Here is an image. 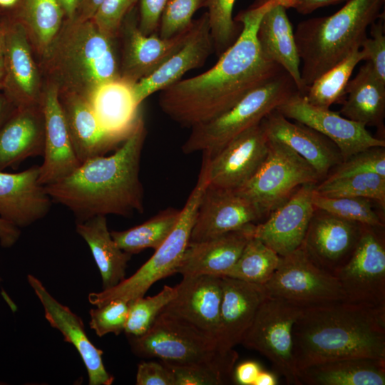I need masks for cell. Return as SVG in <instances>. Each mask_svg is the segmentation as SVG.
<instances>
[{"instance_id": "cell-1", "label": "cell", "mask_w": 385, "mask_h": 385, "mask_svg": "<svg viewBox=\"0 0 385 385\" xmlns=\"http://www.w3.org/2000/svg\"><path fill=\"white\" fill-rule=\"evenodd\" d=\"M274 1L252 4L238 13L235 20L242 31L214 66L160 91L159 106L170 118L189 128L212 120L285 71L263 56L257 38L260 20Z\"/></svg>"}, {"instance_id": "cell-2", "label": "cell", "mask_w": 385, "mask_h": 385, "mask_svg": "<svg viewBox=\"0 0 385 385\" xmlns=\"http://www.w3.org/2000/svg\"><path fill=\"white\" fill-rule=\"evenodd\" d=\"M146 135L141 113L132 133L114 153L84 161L67 177L44 185L47 193L72 211L76 222L97 215L142 213L140 166Z\"/></svg>"}, {"instance_id": "cell-3", "label": "cell", "mask_w": 385, "mask_h": 385, "mask_svg": "<svg viewBox=\"0 0 385 385\" xmlns=\"http://www.w3.org/2000/svg\"><path fill=\"white\" fill-rule=\"evenodd\" d=\"M298 371L351 357L385 359V305L345 299L303 307L292 327Z\"/></svg>"}, {"instance_id": "cell-4", "label": "cell", "mask_w": 385, "mask_h": 385, "mask_svg": "<svg viewBox=\"0 0 385 385\" xmlns=\"http://www.w3.org/2000/svg\"><path fill=\"white\" fill-rule=\"evenodd\" d=\"M117 38L103 33L91 20L65 18L38 64L44 81L59 92L88 100L102 84L120 77Z\"/></svg>"}, {"instance_id": "cell-5", "label": "cell", "mask_w": 385, "mask_h": 385, "mask_svg": "<svg viewBox=\"0 0 385 385\" xmlns=\"http://www.w3.org/2000/svg\"><path fill=\"white\" fill-rule=\"evenodd\" d=\"M385 0H346L334 14L300 21L294 33L308 87L322 74L361 48L366 29L381 16Z\"/></svg>"}, {"instance_id": "cell-6", "label": "cell", "mask_w": 385, "mask_h": 385, "mask_svg": "<svg viewBox=\"0 0 385 385\" xmlns=\"http://www.w3.org/2000/svg\"><path fill=\"white\" fill-rule=\"evenodd\" d=\"M128 339L131 351L138 357L206 366L233 382L237 352L234 349L223 350L215 338L168 312L163 310L144 334Z\"/></svg>"}, {"instance_id": "cell-7", "label": "cell", "mask_w": 385, "mask_h": 385, "mask_svg": "<svg viewBox=\"0 0 385 385\" xmlns=\"http://www.w3.org/2000/svg\"><path fill=\"white\" fill-rule=\"evenodd\" d=\"M297 91L292 76L283 71L249 92L226 112L192 127L182 151L185 154L197 151L215 154L237 136L259 124Z\"/></svg>"}, {"instance_id": "cell-8", "label": "cell", "mask_w": 385, "mask_h": 385, "mask_svg": "<svg viewBox=\"0 0 385 385\" xmlns=\"http://www.w3.org/2000/svg\"><path fill=\"white\" fill-rule=\"evenodd\" d=\"M202 196L200 189H192L181 210L176 225L152 257L133 275L115 286L98 292H91L88 296L90 304L98 307L113 299L130 302L145 296L156 282L175 274L190 242Z\"/></svg>"}, {"instance_id": "cell-9", "label": "cell", "mask_w": 385, "mask_h": 385, "mask_svg": "<svg viewBox=\"0 0 385 385\" xmlns=\"http://www.w3.org/2000/svg\"><path fill=\"white\" fill-rule=\"evenodd\" d=\"M268 140V153L259 168L235 190L254 205L262 220L299 187L317 185L321 180L313 168L294 151L282 143Z\"/></svg>"}, {"instance_id": "cell-10", "label": "cell", "mask_w": 385, "mask_h": 385, "mask_svg": "<svg viewBox=\"0 0 385 385\" xmlns=\"http://www.w3.org/2000/svg\"><path fill=\"white\" fill-rule=\"evenodd\" d=\"M302 307L267 296L240 342L269 359L287 384L301 385L292 352V327Z\"/></svg>"}, {"instance_id": "cell-11", "label": "cell", "mask_w": 385, "mask_h": 385, "mask_svg": "<svg viewBox=\"0 0 385 385\" xmlns=\"http://www.w3.org/2000/svg\"><path fill=\"white\" fill-rule=\"evenodd\" d=\"M263 286L267 296L302 307L345 299L337 278L317 266L302 245L279 256L276 270Z\"/></svg>"}, {"instance_id": "cell-12", "label": "cell", "mask_w": 385, "mask_h": 385, "mask_svg": "<svg viewBox=\"0 0 385 385\" xmlns=\"http://www.w3.org/2000/svg\"><path fill=\"white\" fill-rule=\"evenodd\" d=\"M383 227L363 225L355 248L335 274L345 300L385 305V243Z\"/></svg>"}, {"instance_id": "cell-13", "label": "cell", "mask_w": 385, "mask_h": 385, "mask_svg": "<svg viewBox=\"0 0 385 385\" xmlns=\"http://www.w3.org/2000/svg\"><path fill=\"white\" fill-rule=\"evenodd\" d=\"M4 31L2 92L16 108L41 106L45 81L21 24L0 11Z\"/></svg>"}, {"instance_id": "cell-14", "label": "cell", "mask_w": 385, "mask_h": 385, "mask_svg": "<svg viewBox=\"0 0 385 385\" xmlns=\"http://www.w3.org/2000/svg\"><path fill=\"white\" fill-rule=\"evenodd\" d=\"M284 117L302 123L326 136L337 147L342 160L361 150L385 147V140L374 137L360 123L339 113L309 103L299 91L277 108Z\"/></svg>"}, {"instance_id": "cell-15", "label": "cell", "mask_w": 385, "mask_h": 385, "mask_svg": "<svg viewBox=\"0 0 385 385\" xmlns=\"http://www.w3.org/2000/svg\"><path fill=\"white\" fill-rule=\"evenodd\" d=\"M190 27L168 38L157 34L145 35L139 29L137 6L134 7L124 18L119 30L122 43L120 77L135 83L151 75L183 46Z\"/></svg>"}, {"instance_id": "cell-16", "label": "cell", "mask_w": 385, "mask_h": 385, "mask_svg": "<svg viewBox=\"0 0 385 385\" xmlns=\"http://www.w3.org/2000/svg\"><path fill=\"white\" fill-rule=\"evenodd\" d=\"M268 150L269 140L260 122L210 155L209 185L230 190L240 188L259 168Z\"/></svg>"}, {"instance_id": "cell-17", "label": "cell", "mask_w": 385, "mask_h": 385, "mask_svg": "<svg viewBox=\"0 0 385 385\" xmlns=\"http://www.w3.org/2000/svg\"><path fill=\"white\" fill-rule=\"evenodd\" d=\"M314 185L299 187L263 221L255 225L253 237L280 257L299 247L316 210L312 202Z\"/></svg>"}, {"instance_id": "cell-18", "label": "cell", "mask_w": 385, "mask_h": 385, "mask_svg": "<svg viewBox=\"0 0 385 385\" xmlns=\"http://www.w3.org/2000/svg\"><path fill=\"white\" fill-rule=\"evenodd\" d=\"M254 205L235 190L208 185L201 198L189 242L210 239L261 222Z\"/></svg>"}, {"instance_id": "cell-19", "label": "cell", "mask_w": 385, "mask_h": 385, "mask_svg": "<svg viewBox=\"0 0 385 385\" xmlns=\"http://www.w3.org/2000/svg\"><path fill=\"white\" fill-rule=\"evenodd\" d=\"M363 225L315 211L302 245L317 266L334 275L351 257Z\"/></svg>"}, {"instance_id": "cell-20", "label": "cell", "mask_w": 385, "mask_h": 385, "mask_svg": "<svg viewBox=\"0 0 385 385\" xmlns=\"http://www.w3.org/2000/svg\"><path fill=\"white\" fill-rule=\"evenodd\" d=\"M27 279L43 308L46 320L62 334L64 340L71 344L81 356L87 370L88 384L111 385L114 377L105 368L103 351L88 339L81 318L56 300L38 278L28 274Z\"/></svg>"}, {"instance_id": "cell-21", "label": "cell", "mask_w": 385, "mask_h": 385, "mask_svg": "<svg viewBox=\"0 0 385 385\" xmlns=\"http://www.w3.org/2000/svg\"><path fill=\"white\" fill-rule=\"evenodd\" d=\"M42 108L45 120L43 161L39 166V183H55L72 173L80 165L58 100V89L45 81Z\"/></svg>"}, {"instance_id": "cell-22", "label": "cell", "mask_w": 385, "mask_h": 385, "mask_svg": "<svg viewBox=\"0 0 385 385\" xmlns=\"http://www.w3.org/2000/svg\"><path fill=\"white\" fill-rule=\"evenodd\" d=\"M212 52L213 41L207 14L205 12L193 20L183 46L151 75L133 84L137 103L141 105L152 94L181 80L190 70L201 67Z\"/></svg>"}, {"instance_id": "cell-23", "label": "cell", "mask_w": 385, "mask_h": 385, "mask_svg": "<svg viewBox=\"0 0 385 385\" xmlns=\"http://www.w3.org/2000/svg\"><path fill=\"white\" fill-rule=\"evenodd\" d=\"M39 173L37 165L15 173L0 171V218L20 229L48 213L53 200Z\"/></svg>"}, {"instance_id": "cell-24", "label": "cell", "mask_w": 385, "mask_h": 385, "mask_svg": "<svg viewBox=\"0 0 385 385\" xmlns=\"http://www.w3.org/2000/svg\"><path fill=\"white\" fill-rule=\"evenodd\" d=\"M268 140L282 143L304 159L325 178L342 161L337 147L324 135L299 122L292 123L277 110L261 121Z\"/></svg>"}, {"instance_id": "cell-25", "label": "cell", "mask_w": 385, "mask_h": 385, "mask_svg": "<svg viewBox=\"0 0 385 385\" xmlns=\"http://www.w3.org/2000/svg\"><path fill=\"white\" fill-rule=\"evenodd\" d=\"M222 277H183L177 294L163 311L174 314L217 339L222 292Z\"/></svg>"}, {"instance_id": "cell-26", "label": "cell", "mask_w": 385, "mask_h": 385, "mask_svg": "<svg viewBox=\"0 0 385 385\" xmlns=\"http://www.w3.org/2000/svg\"><path fill=\"white\" fill-rule=\"evenodd\" d=\"M256 224L197 242H189L175 274L225 277L253 237Z\"/></svg>"}, {"instance_id": "cell-27", "label": "cell", "mask_w": 385, "mask_h": 385, "mask_svg": "<svg viewBox=\"0 0 385 385\" xmlns=\"http://www.w3.org/2000/svg\"><path fill=\"white\" fill-rule=\"evenodd\" d=\"M222 292L217 341L228 351L240 344L267 296L263 285L222 277Z\"/></svg>"}, {"instance_id": "cell-28", "label": "cell", "mask_w": 385, "mask_h": 385, "mask_svg": "<svg viewBox=\"0 0 385 385\" xmlns=\"http://www.w3.org/2000/svg\"><path fill=\"white\" fill-rule=\"evenodd\" d=\"M45 120L41 106L16 108L0 128V171L43 155Z\"/></svg>"}, {"instance_id": "cell-29", "label": "cell", "mask_w": 385, "mask_h": 385, "mask_svg": "<svg viewBox=\"0 0 385 385\" xmlns=\"http://www.w3.org/2000/svg\"><path fill=\"white\" fill-rule=\"evenodd\" d=\"M58 100L81 164L92 158L104 155L123 143L103 130L88 99L58 91Z\"/></svg>"}, {"instance_id": "cell-30", "label": "cell", "mask_w": 385, "mask_h": 385, "mask_svg": "<svg viewBox=\"0 0 385 385\" xmlns=\"http://www.w3.org/2000/svg\"><path fill=\"white\" fill-rule=\"evenodd\" d=\"M133 84L115 78L101 85L88 100L103 130L121 142L132 133L142 113Z\"/></svg>"}, {"instance_id": "cell-31", "label": "cell", "mask_w": 385, "mask_h": 385, "mask_svg": "<svg viewBox=\"0 0 385 385\" xmlns=\"http://www.w3.org/2000/svg\"><path fill=\"white\" fill-rule=\"evenodd\" d=\"M287 9L279 0H274L260 20L257 38L263 56L282 67L294 81L298 91L304 95L307 87L301 78V60Z\"/></svg>"}, {"instance_id": "cell-32", "label": "cell", "mask_w": 385, "mask_h": 385, "mask_svg": "<svg viewBox=\"0 0 385 385\" xmlns=\"http://www.w3.org/2000/svg\"><path fill=\"white\" fill-rule=\"evenodd\" d=\"M301 385H384L385 359L351 357L307 366L299 371Z\"/></svg>"}, {"instance_id": "cell-33", "label": "cell", "mask_w": 385, "mask_h": 385, "mask_svg": "<svg viewBox=\"0 0 385 385\" xmlns=\"http://www.w3.org/2000/svg\"><path fill=\"white\" fill-rule=\"evenodd\" d=\"M0 11L24 29L38 62L45 56L65 19L58 0H19Z\"/></svg>"}, {"instance_id": "cell-34", "label": "cell", "mask_w": 385, "mask_h": 385, "mask_svg": "<svg viewBox=\"0 0 385 385\" xmlns=\"http://www.w3.org/2000/svg\"><path fill=\"white\" fill-rule=\"evenodd\" d=\"M346 100L339 114L365 126L383 127L385 115V83L369 61L362 65L346 87Z\"/></svg>"}, {"instance_id": "cell-35", "label": "cell", "mask_w": 385, "mask_h": 385, "mask_svg": "<svg viewBox=\"0 0 385 385\" xmlns=\"http://www.w3.org/2000/svg\"><path fill=\"white\" fill-rule=\"evenodd\" d=\"M76 230L90 247L101 276L103 289H110L123 280L132 255L122 250L113 240L106 217L97 215L78 222Z\"/></svg>"}, {"instance_id": "cell-36", "label": "cell", "mask_w": 385, "mask_h": 385, "mask_svg": "<svg viewBox=\"0 0 385 385\" xmlns=\"http://www.w3.org/2000/svg\"><path fill=\"white\" fill-rule=\"evenodd\" d=\"M181 210L168 208L143 223L123 231H112L111 235L117 245L130 255L147 248L157 250L176 225Z\"/></svg>"}, {"instance_id": "cell-37", "label": "cell", "mask_w": 385, "mask_h": 385, "mask_svg": "<svg viewBox=\"0 0 385 385\" xmlns=\"http://www.w3.org/2000/svg\"><path fill=\"white\" fill-rule=\"evenodd\" d=\"M365 58L364 52L356 49L322 74L307 87L303 95L307 101L324 108L339 103L346 95V87L354 68Z\"/></svg>"}, {"instance_id": "cell-38", "label": "cell", "mask_w": 385, "mask_h": 385, "mask_svg": "<svg viewBox=\"0 0 385 385\" xmlns=\"http://www.w3.org/2000/svg\"><path fill=\"white\" fill-rule=\"evenodd\" d=\"M279 256L259 239L252 237L225 277L265 284L272 276Z\"/></svg>"}, {"instance_id": "cell-39", "label": "cell", "mask_w": 385, "mask_h": 385, "mask_svg": "<svg viewBox=\"0 0 385 385\" xmlns=\"http://www.w3.org/2000/svg\"><path fill=\"white\" fill-rule=\"evenodd\" d=\"M319 195L329 197H356L375 200L384 208L385 177L364 173L324 180L314 185Z\"/></svg>"}, {"instance_id": "cell-40", "label": "cell", "mask_w": 385, "mask_h": 385, "mask_svg": "<svg viewBox=\"0 0 385 385\" xmlns=\"http://www.w3.org/2000/svg\"><path fill=\"white\" fill-rule=\"evenodd\" d=\"M371 200L356 197H329L314 191L312 202L316 210L364 225L384 227L382 218L374 210Z\"/></svg>"}, {"instance_id": "cell-41", "label": "cell", "mask_w": 385, "mask_h": 385, "mask_svg": "<svg viewBox=\"0 0 385 385\" xmlns=\"http://www.w3.org/2000/svg\"><path fill=\"white\" fill-rule=\"evenodd\" d=\"M177 287L165 285L153 297H141L129 302L124 329L127 337L144 334L168 304L175 297Z\"/></svg>"}, {"instance_id": "cell-42", "label": "cell", "mask_w": 385, "mask_h": 385, "mask_svg": "<svg viewBox=\"0 0 385 385\" xmlns=\"http://www.w3.org/2000/svg\"><path fill=\"white\" fill-rule=\"evenodd\" d=\"M236 0H207L205 7L213 41L214 51L219 57L240 36L242 26L233 19Z\"/></svg>"}, {"instance_id": "cell-43", "label": "cell", "mask_w": 385, "mask_h": 385, "mask_svg": "<svg viewBox=\"0 0 385 385\" xmlns=\"http://www.w3.org/2000/svg\"><path fill=\"white\" fill-rule=\"evenodd\" d=\"M207 0H169L160 19L158 36L168 38L189 29L195 12Z\"/></svg>"}, {"instance_id": "cell-44", "label": "cell", "mask_w": 385, "mask_h": 385, "mask_svg": "<svg viewBox=\"0 0 385 385\" xmlns=\"http://www.w3.org/2000/svg\"><path fill=\"white\" fill-rule=\"evenodd\" d=\"M364 173H374L385 177L384 147H373L354 154L337 165L324 179L333 180Z\"/></svg>"}, {"instance_id": "cell-45", "label": "cell", "mask_w": 385, "mask_h": 385, "mask_svg": "<svg viewBox=\"0 0 385 385\" xmlns=\"http://www.w3.org/2000/svg\"><path fill=\"white\" fill-rule=\"evenodd\" d=\"M129 307V302L113 299L90 310V327L102 337L113 333L120 334L124 331Z\"/></svg>"}, {"instance_id": "cell-46", "label": "cell", "mask_w": 385, "mask_h": 385, "mask_svg": "<svg viewBox=\"0 0 385 385\" xmlns=\"http://www.w3.org/2000/svg\"><path fill=\"white\" fill-rule=\"evenodd\" d=\"M138 0H103L93 21L108 36L118 38L125 16L137 6Z\"/></svg>"}, {"instance_id": "cell-47", "label": "cell", "mask_w": 385, "mask_h": 385, "mask_svg": "<svg viewBox=\"0 0 385 385\" xmlns=\"http://www.w3.org/2000/svg\"><path fill=\"white\" fill-rule=\"evenodd\" d=\"M163 363L172 371L175 385H223L231 382L219 372L206 366Z\"/></svg>"}, {"instance_id": "cell-48", "label": "cell", "mask_w": 385, "mask_h": 385, "mask_svg": "<svg viewBox=\"0 0 385 385\" xmlns=\"http://www.w3.org/2000/svg\"><path fill=\"white\" fill-rule=\"evenodd\" d=\"M384 13L381 14L378 21L371 26V38H366L361 47L364 52L365 61L371 63L379 78L385 83V35Z\"/></svg>"}, {"instance_id": "cell-49", "label": "cell", "mask_w": 385, "mask_h": 385, "mask_svg": "<svg viewBox=\"0 0 385 385\" xmlns=\"http://www.w3.org/2000/svg\"><path fill=\"white\" fill-rule=\"evenodd\" d=\"M169 0H138V27L145 35L158 31L163 13Z\"/></svg>"}, {"instance_id": "cell-50", "label": "cell", "mask_w": 385, "mask_h": 385, "mask_svg": "<svg viewBox=\"0 0 385 385\" xmlns=\"http://www.w3.org/2000/svg\"><path fill=\"white\" fill-rule=\"evenodd\" d=\"M135 384L137 385H175L170 369L161 363L143 361L138 364Z\"/></svg>"}, {"instance_id": "cell-51", "label": "cell", "mask_w": 385, "mask_h": 385, "mask_svg": "<svg viewBox=\"0 0 385 385\" xmlns=\"http://www.w3.org/2000/svg\"><path fill=\"white\" fill-rule=\"evenodd\" d=\"M261 366L255 361H245L235 366L233 382L240 385H254L262 371Z\"/></svg>"}, {"instance_id": "cell-52", "label": "cell", "mask_w": 385, "mask_h": 385, "mask_svg": "<svg viewBox=\"0 0 385 385\" xmlns=\"http://www.w3.org/2000/svg\"><path fill=\"white\" fill-rule=\"evenodd\" d=\"M346 0H279L286 8L292 7L302 15L311 14L317 9L335 5Z\"/></svg>"}, {"instance_id": "cell-53", "label": "cell", "mask_w": 385, "mask_h": 385, "mask_svg": "<svg viewBox=\"0 0 385 385\" xmlns=\"http://www.w3.org/2000/svg\"><path fill=\"white\" fill-rule=\"evenodd\" d=\"M103 0H79L73 18L78 21L93 19Z\"/></svg>"}, {"instance_id": "cell-54", "label": "cell", "mask_w": 385, "mask_h": 385, "mask_svg": "<svg viewBox=\"0 0 385 385\" xmlns=\"http://www.w3.org/2000/svg\"><path fill=\"white\" fill-rule=\"evenodd\" d=\"M21 235L20 229L0 218V245L3 247L13 246Z\"/></svg>"}, {"instance_id": "cell-55", "label": "cell", "mask_w": 385, "mask_h": 385, "mask_svg": "<svg viewBox=\"0 0 385 385\" xmlns=\"http://www.w3.org/2000/svg\"><path fill=\"white\" fill-rule=\"evenodd\" d=\"M16 107L0 90V128L12 114Z\"/></svg>"}, {"instance_id": "cell-56", "label": "cell", "mask_w": 385, "mask_h": 385, "mask_svg": "<svg viewBox=\"0 0 385 385\" xmlns=\"http://www.w3.org/2000/svg\"><path fill=\"white\" fill-rule=\"evenodd\" d=\"M277 376L272 372L262 370L258 374L254 385H277Z\"/></svg>"}, {"instance_id": "cell-57", "label": "cell", "mask_w": 385, "mask_h": 385, "mask_svg": "<svg viewBox=\"0 0 385 385\" xmlns=\"http://www.w3.org/2000/svg\"><path fill=\"white\" fill-rule=\"evenodd\" d=\"M58 1L64 12L65 18H73L79 0H58Z\"/></svg>"}, {"instance_id": "cell-58", "label": "cell", "mask_w": 385, "mask_h": 385, "mask_svg": "<svg viewBox=\"0 0 385 385\" xmlns=\"http://www.w3.org/2000/svg\"><path fill=\"white\" fill-rule=\"evenodd\" d=\"M19 0H0V9H8L16 5Z\"/></svg>"}, {"instance_id": "cell-59", "label": "cell", "mask_w": 385, "mask_h": 385, "mask_svg": "<svg viewBox=\"0 0 385 385\" xmlns=\"http://www.w3.org/2000/svg\"><path fill=\"white\" fill-rule=\"evenodd\" d=\"M4 80V65L3 57H0V90L2 91Z\"/></svg>"}, {"instance_id": "cell-60", "label": "cell", "mask_w": 385, "mask_h": 385, "mask_svg": "<svg viewBox=\"0 0 385 385\" xmlns=\"http://www.w3.org/2000/svg\"><path fill=\"white\" fill-rule=\"evenodd\" d=\"M4 50V31L0 25V57H3Z\"/></svg>"}]
</instances>
